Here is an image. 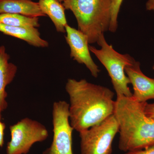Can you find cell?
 <instances>
[{
  "label": "cell",
  "mask_w": 154,
  "mask_h": 154,
  "mask_svg": "<svg viewBox=\"0 0 154 154\" xmlns=\"http://www.w3.org/2000/svg\"><path fill=\"white\" fill-rule=\"evenodd\" d=\"M0 24L27 28H37L40 26L38 17H28L11 14H0Z\"/></svg>",
  "instance_id": "obj_14"
},
{
  "label": "cell",
  "mask_w": 154,
  "mask_h": 154,
  "mask_svg": "<svg viewBox=\"0 0 154 154\" xmlns=\"http://www.w3.org/2000/svg\"><path fill=\"white\" fill-rule=\"evenodd\" d=\"M113 0H65V10L72 12L79 30L88 36L90 44L97 43L99 36L109 30Z\"/></svg>",
  "instance_id": "obj_3"
},
{
  "label": "cell",
  "mask_w": 154,
  "mask_h": 154,
  "mask_svg": "<svg viewBox=\"0 0 154 154\" xmlns=\"http://www.w3.org/2000/svg\"><path fill=\"white\" fill-rule=\"evenodd\" d=\"M123 0H113L111 6V21L109 31L114 33L118 28V17Z\"/></svg>",
  "instance_id": "obj_15"
},
{
  "label": "cell",
  "mask_w": 154,
  "mask_h": 154,
  "mask_svg": "<svg viewBox=\"0 0 154 154\" xmlns=\"http://www.w3.org/2000/svg\"><path fill=\"white\" fill-rule=\"evenodd\" d=\"M0 14H19L31 17H45L38 2L32 0H0Z\"/></svg>",
  "instance_id": "obj_11"
},
{
  "label": "cell",
  "mask_w": 154,
  "mask_h": 154,
  "mask_svg": "<svg viewBox=\"0 0 154 154\" xmlns=\"http://www.w3.org/2000/svg\"><path fill=\"white\" fill-rule=\"evenodd\" d=\"M152 69H153L154 70V64L153 66V67H152Z\"/></svg>",
  "instance_id": "obj_21"
},
{
  "label": "cell",
  "mask_w": 154,
  "mask_h": 154,
  "mask_svg": "<svg viewBox=\"0 0 154 154\" xmlns=\"http://www.w3.org/2000/svg\"><path fill=\"white\" fill-rule=\"evenodd\" d=\"M0 32L23 40L35 47L45 48L49 46L48 42L42 38L37 28L16 27L0 24Z\"/></svg>",
  "instance_id": "obj_12"
},
{
  "label": "cell",
  "mask_w": 154,
  "mask_h": 154,
  "mask_svg": "<svg viewBox=\"0 0 154 154\" xmlns=\"http://www.w3.org/2000/svg\"><path fill=\"white\" fill-rule=\"evenodd\" d=\"M145 102L117 96L114 115L119 125V149L126 152L154 145V120L146 116Z\"/></svg>",
  "instance_id": "obj_2"
},
{
  "label": "cell",
  "mask_w": 154,
  "mask_h": 154,
  "mask_svg": "<svg viewBox=\"0 0 154 154\" xmlns=\"http://www.w3.org/2000/svg\"><path fill=\"white\" fill-rule=\"evenodd\" d=\"M69 105L64 101L54 102L53 105V137L49 148L43 154H73L72 132L69 121Z\"/></svg>",
  "instance_id": "obj_7"
},
{
  "label": "cell",
  "mask_w": 154,
  "mask_h": 154,
  "mask_svg": "<svg viewBox=\"0 0 154 154\" xmlns=\"http://www.w3.org/2000/svg\"><path fill=\"white\" fill-rule=\"evenodd\" d=\"M38 3L42 13L53 23L57 31L66 33V27L68 24L63 4L58 0H38Z\"/></svg>",
  "instance_id": "obj_13"
},
{
  "label": "cell",
  "mask_w": 154,
  "mask_h": 154,
  "mask_svg": "<svg viewBox=\"0 0 154 154\" xmlns=\"http://www.w3.org/2000/svg\"><path fill=\"white\" fill-rule=\"evenodd\" d=\"M66 33L65 39L70 49L71 57L78 63L85 65L91 75L97 78L100 70L91 57L88 36L69 25L66 27Z\"/></svg>",
  "instance_id": "obj_8"
},
{
  "label": "cell",
  "mask_w": 154,
  "mask_h": 154,
  "mask_svg": "<svg viewBox=\"0 0 154 154\" xmlns=\"http://www.w3.org/2000/svg\"><path fill=\"white\" fill-rule=\"evenodd\" d=\"M125 72L132 85V97L139 102L154 99V79L144 74L139 62L135 60L125 68Z\"/></svg>",
  "instance_id": "obj_9"
},
{
  "label": "cell",
  "mask_w": 154,
  "mask_h": 154,
  "mask_svg": "<svg viewBox=\"0 0 154 154\" xmlns=\"http://www.w3.org/2000/svg\"><path fill=\"white\" fill-rule=\"evenodd\" d=\"M125 154H154V145L142 149L126 152Z\"/></svg>",
  "instance_id": "obj_16"
},
{
  "label": "cell",
  "mask_w": 154,
  "mask_h": 154,
  "mask_svg": "<svg viewBox=\"0 0 154 154\" xmlns=\"http://www.w3.org/2000/svg\"><path fill=\"white\" fill-rule=\"evenodd\" d=\"M10 130L11 138L7 145V154H28L34 143L44 141L49 135L45 125L27 117L11 125Z\"/></svg>",
  "instance_id": "obj_6"
},
{
  "label": "cell",
  "mask_w": 154,
  "mask_h": 154,
  "mask_svg": "<svg viewBox=\"0 0 154 154\" xmlns=\"http://www.w3.org/2000/svg\"><path fill=\"white\" fill-rule=\"evenodd\" d=\"M59 2H60V3H63V2H64L65 0H58Z\"/></svg>",
  "instance_id": "obj_20"
},
{
  "label": "cell",
  "mask_w": 154,
  "mask_h": 154,
  "mask_svg": "<svg viewBox=\"0 0 154 154\" xmlns=\"http://www.w3.org/2000/svg\"><path fill=\"white\" fill-rule=\"evenodd\" d=\"M119 131L118 122L113 114L79 132L81 154H111L113 140Z\"/></svg>",
  "instance_id": "obj_5"
},
{
  "label": "cell",
  "mask_w": 154,
  "mask_h": 154,
  "mask_svg": "<svg viewBox=\"0 0 154 154\" xmlns=\"http://www.w3.org/2000/svg\"><path fill=\"white\" fill-rule=\"evenodd\" d=\"M10 58L5 47L0 46V119L2 113L8 107L6 88L13 82L18 70L17 66L10 62Z\"/></svg>",
  "instance_id": "obj_10"
},
{
  "label": "cell",
  "mask_w": 154,
  "mask_h": 154,
  "mask_svg": "<svg viewBox=\"0 0 154 154\" xmlns=\"http://www.w3.org/2000/svg\"><path fill=\"white\" fill-rule=\"evenodd\" d=\"M65 89L69 97L70 123L78 132L88 129L114 114L115 94L107 87L84 79H69Z\"/></svg>",
  "instance_id": "obj_1"
},
{
  "label": "cell",
  "mask_w": 154,
  "mask_h": 154,
  "mask_svg": "<svg viewBox=\"0 0 154 154\" xmlns=\"http://www.w3.org/2000/svg\"><path fill=\"white\" fill-rule=\"evenodd\" d=\"M146 8L147 11H154V0H148Z\"/></svg>",
  "instance_id": "obj_19"
},
{
  "label": "cell",
  "mask_w": 154,
  "mask_h": 154,
  "mask_svg": "<svg viewBox=\"0 0 154 154\" xmlns=\"http://www.w3.org/2000/svg\"><path fill=\"white\" fill-rule=\"evenodd\" d=\"M5 124L0 119V147H2L4 144V134L5 129Z\"/></svg>",
  "instance_id": "obj_18"
},
{
  "label": "cell",
  "mask_w": 154,
  "mask_h": 154,
  "mask_svg": "<svg viewBox=\"0 0 154 154\" xmlns=\"http://www.w3.org/2000/svg\"><path fill=\"white\" fill-rule=\"evenodd\" d=\"M97 43L101 47L100 49L92 45H89V49L107 70L116 96L131 97L132 93L128 86L130 82L125 68L133 63L134 59L129 54L117 52L107 43L104 33L99 36Z\"/></svg>",
  "instance_id": "obj_4"
},
{
  "label": "cell",
  "mask_w": 154,
  "mask_h": 154,
  "mask_svg": "<svg viewBox=\"0 0 154 154\" xmlns=\"http://www.w3.org/2000/svg\"><path fill=\"white\" fill-rule=\"evenodd\" d=\"M145 113L149 118L154 120V103H146L144 108Z\"/></svg>",
  "instance_id": "obj_17"
}]
</instances>
